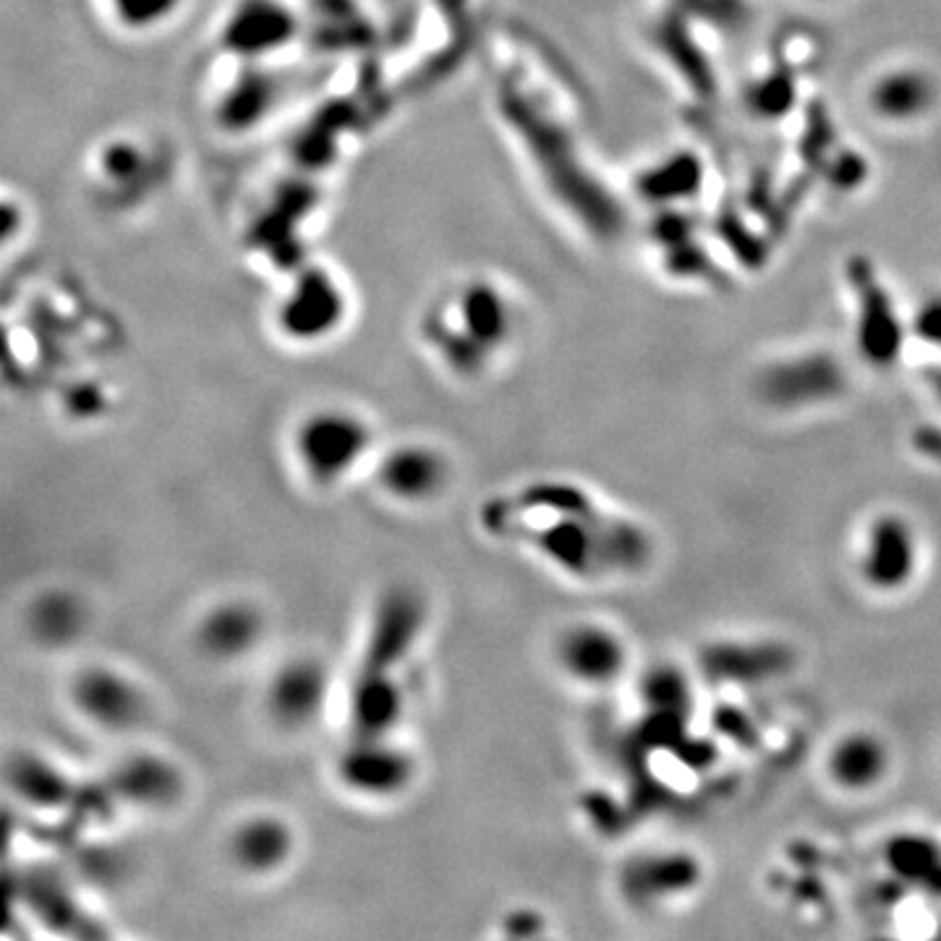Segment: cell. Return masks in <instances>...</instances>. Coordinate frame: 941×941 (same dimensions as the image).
I'll return each instance as SVG.
<instances>
[{
  "label": "cell",
  "instance_id": "cell-19",
  "mask_svg": "<svg viewBox=\"0 0 941 941\" xmlns=\"http://www.w3.org/2000/svg\"><path fill=\"white\" fill-rule=\"evenodd\" d=\"M30 903L35 907V913H39L45 920L60 923V929H63L66 923H77L79 918L71 894L66 892L63 886L47 884L45 876H37L35 890L30 892Z\"/></svg>",
  "mask_w": 941,
  "mask_h": 941
},
{
  "label": "cell",
  "instance_id": "cell-16",
  "mask_svg": "<svg viewBox=\"0 0 941 941\" xmlns=\"http://www.w3.org/2000/svg\"><path fill=\"white\" fill-rule=\"evenodd\" d=\"M916 562V544L910 528L899 518H882L873 521L866 539L863 570L876 589H894L913 573Z\"/></svg>",
  "mask_w": 941,
  "mask_h": 941
},
{
  "label": "cell",
  "instance_id": "cell-12",
  "mask_svg": "<svg viewBox=\"0 0 941 941\" xmlns=\"http://www.w3.org/2000/svg\"><path fill=\"white\" fill-rule=\"evenodd\" d=\"M295 832L278 813H252L233 826L228 837V856L241 873L254 879L275 876L291 863Z\"/></svg>",
  "mask_w": 941,
  "mask_h": 941
},
{
  "label": "cell",
  "instance_id": "cell-13",
  "mask_svg": "<svg viewBox=\"0 0 941 941\" xmlns=\"http://www.w3.org/2000/svg\"><path fill=\"white\" fill-rule=\"evenodd\" d=\"M342 317L338 288L322 272L299 282L280 309V327L291 340L314 342L327 338Z\"/></svg>",
  "mask_w": 941,
  "mask_h": 941
},
{
  "label": "cell",
  "instance_id": "cell-5",
  "mask_svg": "<svg viewBox=\"0 0 941 941\" xmlns=\"http://www.w3.org/2000/svg\"><path fill=\"white\" fill-rule=\"evenodd\" d=\"M69 701L86 724L107 735H124L147 719V694L129 672L113 664L79 667L69 683Z\"/></svg>",
  "mask_w": 941,
  "mask_h": 941
},
{
  "label": "cell",
  "instance_id": "cell-6",
  "mask_svg": "<svg viewBox=\"0 0 941 941\" xmlns=\"http://www.w3.org/2000/svg\"><path fill=\"white\" fill-rule=\"evenodd\" d=\"M5 775H9L13 795L35 811L77 813V816L84 813V818H90L107 816L116 805V800L107 795L105 785L86 788L39 753H16L9 762Z\"/></svg>",
  "mask_w": 941,
  "mask_h": 941
},
{
  "label": "cell",
  "instance_id": "cell-17",
  "mask_svg": "<svg viewBox=\"0 0 941 941\" xmlns=\"http://www.w3.org/2000/svg\"><path fill=\"white\" fill-rule=\"evenodd\" d=\"M886 769V751L871 735L847 737L835 745L829 756V775L847 790H866L882 779Z\"/></svg>",
  "mask_w": 941,
  "mask_h": 941
},
{
  "label": "cell",
  "instance_id": "cell-1",
  "mask_svg": "<svg viewBox=\"0 0 941 941\" xmlns=\"http://www.w3.org/2000/svg\"><path fill=\"white\" fill-rule=\"evenodd\" d=\"M429 620L427 600L414 586H393L372 607L369 628L348 685V735H398L406 717L403 670Z\"/></svg>",
  "mask_w": 941,
  "mask_h": 941
},
{
  "label": "cell",
  "instance_id": "cell-11",
  "mask_svg": "<svg viewBox=\"0 0 941 941\" xmlns=\"http://www.w3.org/2000/svg\"><path fill=\"white\" fill-rule=\"evenodd\" d=\"M555 659L570 681L602 688L623 675L628 649L615 630L602 623H573L557 636Z\"/></svg>",
  "mask_w": 941,
  "mask_h": 941
},
{
  "label": "cell",
  "instance_id": "cell-14",
  "mask_svg": "<svg viewBox=\"0 0 941 941\" xmlns=\"http://www.w3.org/2000/svg\"><path fill=\"white\" fill-rule=\"evenodd\" d=\"M90 612L77 591L47 589L26 609V630L43 649H69L86 634Z\"/></svg>",
  "mask_w": 941,
  "mask_h": 941
},
{
  "label": "cell",
  "instance_id": "cell-20",
  "mask_svg": "<svg viewBox=\"0 0 941 941\" xmlns=\"http://www.w3.org/2000/svg\"><path fill=\"white\" fill-rule=\"evenodd\" d=\"M176 0H113L118 16L124 19V24L131 26H150L154 22L171 13Z\"/></svg>",
  "mask_w": 941,
  "mask_h": 941
},
{
  "label": "cell",
  "instance_id": "cell-4",
  "mask_svg": "<svg viewBox=\"0 0 941 941\" xmlns=\"http://www.w3.org/2000/svg\"><path fill=\"white\" fill-rule=\"evenodd\" d=\"M528 500L549 510V521H544V526L528 534V539L542 555L578 576H594L609 570V557L602 553V542H615V536L628 534V531H617L615 536H609L602 528L604 521L573 500L560 502L557 489H536Z\"/></svg>",
  "mask_w": 941,
  "mask_h": 941
},
{
  "label": "cell",
  "instance_id": "cell-7",
  "mask_svg": "<svg viewBox=\"0 0 941 941\" xmlns=\"http://www.w3.org/2000/svg\"><path fill=\"white\" fill-rule=\"evenodd\" d=\"M333 675L317 654H293L275 667L265 685V711L282 732H304L325 715Z\"/></svg>",
  "mask_w": 941,
  "mask_h": 941
},
{
  "label": "cell",
  "instance_id": "cell-3",
  "mask_svg": "<svg viewBox=\"0 0 941 941\" xmlns=\"http://www.w3.org/2000/svg\"><path fill=\"white\" fill-rule=\"evenodd\" d=\"M335 779L348 795L387 803L414 788L419 758L398 743V735H348L335 758Z\"/></svg>",
  "mask_w": 941,
  "mask_h": 941
},
{
  "label": "cell",
  "instance_id": "cell-15",
  "mask_svg": "<svg viewBox=\"0 0 941 941\" xmlns=\"http://www.w3.org/2000/svg\"><path fill=\"white\" fill-rule=\"evenodd\" d=\"M291 11L280 0H244L225 24V43L246 56L278 50L291 37Z\"/></svg>",
  "mask_w": 941,
  "mask_h": 941
},
{
  "label": "cell",
  "instance_id": "cell-8",
  "mask_svg": "<svg viewBox=\"0 0 941 941\" xmlns=\"http://www.w3.org/2000/svg\"><path fill=\"white\" fill-rule=\"evenodd\" d=\"M376 487L398 506H427L445 492L450 461L429 442H400L376 461Z\"/></svg>",
  "mask_w": 941,
  "mask_h": 941
},
{
  "label": "cell",
  "instance_id": "cell-10",
  "mask_svg": "<svg viewBox=\"0 0 941 941\" xmlns=\"http://www.w3.org/2000/svg\"><path fill=\"white\" fill-rule=\"evenodd\" d=\"M267 634V617L252 600L214 602L205 609L194 628V643L199 654L214 664L244 662L259 649Z\"/></svg>",
  "mask_w": 941,
  "mask_h": 941
},
{
  "label": "cell",
  "instance_id": "cell-9",
  "mask_svg": "<svg viewBox=\"0 0 941 941\" xmlns=\"http://www.w3.org/2000/svg\"><path fill=\"white\" fill-rule=\"evenodd\" d=\"M107 795L137 811H167L184 798L186 779L171 758L154 751H133L107 771Z\"/></svg>",
  "mask_w": 941,
  "mask_h": 941
},
{
  "label": "cell",
  "instance_id": "cell-18",
  "mask_svg": "<svg viewBox=\"0 0 941 941\" xmlns=\"http://www.w3.org/2000/svg\"><path fill=\"white\" fill-rule=\"evenodd\" d=\"M463 314V325H466V342L476 353H487L489 348L500 346L506 338V306L495 293L474 288L463 295L458 304Z\"/></svg>",
  "mask_w": 941,
  "mask_h": 941
},
{
  "label": "cell",
  "instance_id": "cell-2",
  "mask_svg": "<svg viewBox=\"0 0 941 941\" xmlns=\"http://www.w3.org/2000/svg\"><path fill=\"white\" fill-rule=\"evenodd\" d=\"M293 461L301 476L320 489H333L364 466L374 432L364 416L342 406L309 411L293 429Z\"/></svg>",
  "mask_w": 941,
  "mask_h": 941
}]
</instances>
